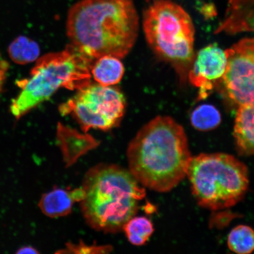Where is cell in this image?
Instances as JSON below:
<instances>
[{"mask_svg": "<svg viewBox=\"0 0 254 254\" xmlns=\"http://www.w3.org/2000/svg\"><path fill=\"white\" fill-rule=\"evenodd\" d=\"M183 127L168 116L146 124L127 148L128 170L141 185L170 191L187 177L192 158Z\"/></svg>", "mask_w": 254, "mask_h": 254, "instance_id": "obj_1", "label": "cell"}, {"mask_svg": "<svg viewBox=\"0 0 254 254\" xmlns=\"http://www.w3.org/2000/svg\"><path fill=\"white\" fill-rule=\"evenodd\" d=\"M139 24L132 0H81L69 10L66 31L71 45L91 59H121L134 47Z\"/></svg>", "mask_w": 254, "mask_h": 254, "instance_id": "obj_2", "label": "cell"}, {"mask_svg": "<svg viewBox=\"0 0 254 254\" xmlns=\"http://www.w3.org/2000/svg\"><path fill=\"white\" fill-rule=\"evenodd\" d=\"M85 192L81 210L87 224L106 234L123 231L134 217L146 192L128 170L116 164H100L89 170L82 182Z\"/></svg>", "mask_w": 254, "mask_h": 254, "instance_id": "obj_3", "label": "cell"}, {"mask_svg": "<svg viewBox=\"0 0 254 254\" xmlns=\"http://www.w3.org/2000/svg\"><path fill=\"white\" fill-rule=\"evenodd\" d=\"M93 60L71 44L62 52L40 57L30 77L17 82L21 90L11 101V114L20 120L60 88L78 90L87 86L90 84Z\"/></svg>", "mask_w": 254, "mask_h": 254, "instance_id": "obj_4", "label": "cell"}, {"mask_svg": "<svg viewBox=\"0 0 254 254\" xmlns=\"http://www.w3.org/2000/svg\"><path fill=\"white\" fill-rule=\"evenodd\" d=\"M142 28L152 52L186 84L195 56V28L190 15L173 0H152L143 12Z\"/></svg>", "mask_w": 254, "mask_h": 254, "instance_id": "obj_5", "label": "cell"}, {"mask_svg": "<svg viewBox=\"0 0 254 254\" xmlns=\"http://www.w3.org/2000/svg\"><path fill=\"white\" fill-rule=\"evenodd\" d=\"M187 177L199 206L218 211L236 205L249 189V171L243 162L225 153L192 157Z\"/></svg>", "mask_w": 254, "mask_h": 254, "instance_id": "obj_6", "label": "cell"}, {"mask_svg": "<svg viewBox=\"0 0 254 254\" xmlns=\"http://www.w3.org/2000/svg\"><path fill=\"white\" fill-rule=\"evenodd\" d=\"M126 100L118 88L89 84L59 107L62 116L71 115L83 132L109 131L118 127L125 116Z\"/></svg>", "mask_w": 254, "mask_h": 254, "instance_id": "obj_7", "label": "cell"}, {"mask_svg": "<svg viewBox=\"0 0 254 254\" xmlns=\"http://www.w3.org/2000/svg\"><path fill=\"white\" fill-rule=\"evenodd\" d=\"M226 69L220 83L238 107L254 102V38L244 39L225 51Z\"/></svg>", "mask_w": 254, "mask_h": 254, "instance_id": "obj_8", "label": "cell"}, {"mask_svg": "<svg viewBox=\"0 0 254 254\" xmlns=\"http://www.w3.org/2000/svg\"><path fill=\"white\" fill-rule=\"evenodd\" d=\"M226 66V54L216 44L203 48L195 55L188 73V80L198 89V101L207 98L220 83Z\"/></svg>", "mask_w": 254, "mask_h": 254, "instance_id": "obj_9", "label": "cell"}, {"mask_svg": "<svg viewBox=\"0 0 254 254\" xmlns=\"http://www.w3.org/2000/svg\"><path fill=\"white\" fill-rule=\"evenodd\" d=\"M57 141L66 166H71L82 155L99 145V142L87 132L82 134L61 123L57 126Z\"/></svg>", "mask_w": 254, "mask_h": 254, "instance_id": "obj_10", "label": "cell"}, {"mask_svg": "<svg viewBox=\"0 0 254 254\" xmlns=\"http://www.w3.org/2000/svg\"><path fill=\"white\" fill-rule=\"evenodd\" d=\"M83 189H64L55 187L41 196L39 203L41 211L52 218L65 217L71 213L74 203L83 200Z\"/></svg>", "mask_w": 254, "mask_h": 254, "instance_id": "obj_11", "label": "cell"}, {"mask_svg": "<svg viewBox=\"0 0 254 254\" xmlns=\"http://www.w3.org/2000/svg\"><path fill=\"white\" fill-rule=\"evenodd\" d=\"M234 136L240 153L254 155V102L238 107Z\"/></svg>", "mask_w": 254, "mask_h": 254, "instance_id": "obj_12", "label": "cell"}, {"mask_svg": "<svg viewBox=\"0 0 254 254\" xmlns=\"http://www.w3.org/2000/svg\"><path fill=\"white\" fill-rule=\"evenodd\" d=\"M125 66L117 57L106 56L96 59L92 65L91 75L97 84L104 87L113 86L122 81Z\"/></svg>", "mask_w": 254, "mask_h": 254, "instance_id": "obj_13", "label": "cell"}, {"mask_svg": "<svg viewBox=\"0 0 254 254\" xmlns=\"http://www.w3.org/2000/svg\"><path fill=\"white\" fill-rule=\"evenodd\" d=\"M9 58L17 64L25 65L40 58V49L36 41L20 36L12 41L8 48Z\"/></svg>", "mask_w": 254, "mask_h": 254, "instance_id": "obj_14", "label": "cell"}, {"mask_svg": "<svg viewBox=\"0 0 254 254\" xmlns=\"http://www.w3.org/2000/svg\"><path fill=\"white\" fill-rule=\"evenodd\" d=\"M129 242L135 246L144 245L153 234V224L145 217H133L123 228Z\"/></svg>", "mask_w": 254, "mask_h": 254, "instance_id": "obj_15", "label": "cell"}, {"mask_svg": "<svg viewBox=\"0 0 254 254\" xmlns=\"http://www.w3.org/2000/svg\"><path fill=\"white\" fill-rule=\"evenodd\" d=\"M220 111L211 104L200 105L190 114V123L193 128L200 131H208L214 129L221 123Z\"/></svg>", "mask_w": 254, "mask_h": 254, "instance_id": "obj_16", "label": "cell"}, {"mask_svg": "<svg viewBox=\"0 0 254 254\" xmlns=\"http://www.w3.org/2000/svg\"><path fill=\"white\" fill-rule=\"evenodd\" d=\"M227 243L228 248L235 253H252L254 251V230L247 225H238L230 232Z\"/></svg>", "mask_w": 254, "mask_h": 254, "instance_id": "obj_17", "label": "cell"}, {"mask_svg": "<svg viewBox=\"0 0 254 254\" xmlns=\"http://www.w3.org/2000/svg\"><path fill=\"white\" fill-rule=\"evenodd\" d=\"M113 247L111 246H98L97 244L88 245V244L79 241L78 243H69L66 244L65 249L60 250L57 253L60 254H109L112 252Z\"/></svg>", "mask_w": 254, "mask_h": 254, "instance_id": "obj_18", "label": "cell"}, {"mask_svg": "<svg viewBox=\"0 0 254 254\" xmlns=\"http://www.w3.org/2000/svg\"><path fill=\"white\" fill-rule=\"evenodd\" d=\"M9 66L8 63L2 58L0 54V93L2 90L3 85H4L6 77H7Z\"/></svg>", "mask_w": 254, "mask_h": 254, "instance_id": "obj_19", "label": "cell"}, {"mask_svg": "<svg viewBox=\"0 0 254 254\" xmlns=\"http://www.w3.org/2000/svg\"><path fill=\"white\" fill-rule=\"evenodd\" d=\"M39 251H38L35 248L31 246H25L20 248L17 250V254H39Z\"/></svg>", "mask_w": 254, "mask_h": 254, "instance_id": "obj_20", "label": "cell"}]
</instances>
